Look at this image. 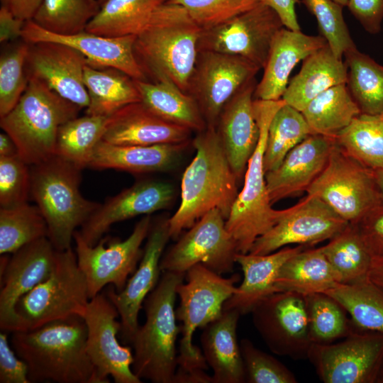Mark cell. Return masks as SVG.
I'll list each match as a JSON object with an SVG mask.
<instances>
[{"label":"cell","mask_w":383,"mask_h":383,"mask_svg":"<svg viewBox=\"0 0 383 383\" xmlns=\"http://www.w3.org/2000/svg\"><path fill=\"white\" fill-rule=\"evenodd\" d=\"M377 382L383 383V367L382 369V371H381V373H380V375H379V379H378Z\"/></svg>","instance_id":"61"},{"label":"cell","mask_w":383,"mask_h":383,"mask_svg":"<svg viewBox=\"0 0 383 383\" xmlns=\"http://www.w3.org/2000/svg\"><path fill=\"white\" fill-rule=\"evenodd\" d=\"M284 27L270 6L255 7L220 24L203 28L199 51H214L242 57L264 68L276 33Z\"/></svg>","instance_id":"14"},{"label":"cell","mask_w":383,"mask_h":383,"mask_svg":"<svg viewBox=\"0 0 383 383\" xmlns=\"http://www.w3.org/2000/svg\"><path fill=\"white\" fill-rule=\"evenodd\" d=\"M315 16L321 35L334 55L343 60L344 54L356 47L343 16V6L333 0H302Z\"/></svg>","instance_id":"47"},{"label":"cell","mask_w":383,"mask_h":383,"mask_svg":"<svg viewBox=\"0 0 383 383\" xmlns=\"http://www.w3.org/2000/svg\"><path fill=\"white\" fill-rule=\"evenodd\" d=\"M338 284V277L321 247L304 249L288 259L275 282L277 292H293L304 296L323 293Z\"/></svg>","instance_id":"33"},{"label":"cell","mask_w":383,"mask_h":383,"mask_svg":"<svg viewBox=\"0 0 383 383\" xmlns=\"http://www.w3.org/2000/svg\"><path fill=\"white\" fill-rule=\"evenodd\" d=\"M236 243L226 227V218L216 209L211 210L196 221L162 257V272L186 273L196 264H201L219 274L233 270Z\"/></svg>","instance_id":"15"},{"label":"cell","mask_w":383,"mask_h":383,"mask_svg":"<svg viewBox=\"0 0 383 383\" xmlns=\"http://www.w3.org/2000/svg\"><path fill=\"white\" fill-rule=\"evenodd\" d=\"M321 248L336 272L340 284H353L368 279L372 257L356 223H349Z\"/></svg>","instance_id":"37"},{"label":"cell","mask_w":383,"mask_h":383,"mask_svg":"<svg viewBox=\"0 0 383 383\" xmlns=\"http://www.w3.org/2000/svg\"><path fill=\"white\" fill-rule=\"evenodd\" d=\"M193 140L196 155L181 181V201L168 218L170 238L177 239L211 210L228 218L238 194L233 172L216 127L207 126Z\"/></svg>","instance_id":"2"},{"label":"cell","mask_w":383,"mask_h":383,"mask_svg":"<svg viewBox=\"0 0 383 383\" xmlns=\"http://www.w3.org/2000/svg\"><path fill=\"white\" fill-rule=\"evenodd\" d=\"M87 330V352L94 368L92 383H141L132 370L133 353L121 345L118 312L104 293L90 299L83 315Z\"/></svg>","instance_id":"13"},{"label":"cell","mask_w":383,"mask_h":383,"mask_svg":"<svg viewBox=\"0 0 383 383\" xmlns=\"http://www.w3.org/2000/svg\"><path fill=\"white\" fill-rule=\"evenodd\" d=\"M285 102L254 99L260 137L245 172L244 184L231 208L226 227L238 253H248L255 241L277 222L283 210L272 208L265 179L263 157L270 122Z\"/></svg>","instance_id":"7"},{"label":"cell","mask_w":383,"mask_h":383,"mask_svg":"<svg viewBox=\"0 0 383 383\" xmlns=\"http://www.w3.org/2000/svg\"><path fill=\"white\" fill-rule=\"evenodd\" d=\"M334 138L311 134L295 146L279 166L265 173L271 203L307 190L326 167Z\"/></svg>","instance_id":"24"},{"label":"cell","mask_w":383,"mask_h":383,"mask_svg":"<svg viewBox=\"0 0 383 383\" xmlns=\"http://www.w3.org/2000/svg\"><path fill=\"white\" fill-rule=\"evenodd\" d=\"M57 251L48 237L33 241L10 256L0 272V328L20 330L16 306L18 300L51 274Z\"/></svg>","instance_id":"19"},{"label":"cell","mask_w":383,"mask_h":383,"mask_svg":"<svg viewBox=\"0 0 383 383\" xmlns=\"http://www.w3.org/2000/svg\"><path fill=\"white\" fill-rule=\"evenodd\" d=\"M80 110L45 82L28 75L25 91L14 108L0 118V126L30 166L55 155L60 126L77 117Z\"/></svg>","instance_id":"6"},{"label":"cell","mask_w":383,"mask_h":383,"mask_svg":"<svg viewBox=\"0 0 383 383\" xmlns=\"http://www.w3.org/2000/svg\"><path fill=\"white\" fill-rule=\"evenodd\" d=\"M170 238L168 218L152 221L140 264L124 289L117 292L113 285H109L106 292L118 312L120 334L124 343H131L139 326L138 314L144 300L160 280V261Z\"/></svg>","instance_id":"20"},{"label":"cell","mask_w":383,"mask_h":383,"mask_svg":"<svg viewBox=\"0 0 383 383\" xmlns=\"http://www.w3.org/2000/svg\"><path fill=\"white\" fill-rule=\"evenodd\" d=\"M240 313L224 310L216 320L202 329L200 337L202 353L213 371V383H243L245 374L237 326Z\"/></svg>","instance_id":"30"},{"label":"cell","mask_w":383,"mask_h":383,"mask_svg":"<svg viewBox=\"0 0 383 383\" xmlns=\"http://www.w3.org/2000/svg\"><path fill=\"white\" fill-rule=\"evenodd\" d=\"M90 300L85 275L72 248L57 251L50 276L23 295L16 306L19 331L73 316H83Z\"/></svg>","instance_id":"9"},{"label":"cell","mask_w":383,"mask_h":383,"mask_svg":"<svg viewBox=\"0 0 383 383\" xmlns=\"http://www.w3.org/2000/svg\"><path fill=\"white\" fill-rule=\"evenodd\" d=\"M260 70L240 56L199 52L188 94L196 101L207 126H216L224 106Z\"/></svg>","instance_id":"17"},{"label":"cell","mask_w":383,"mask_h":383,"mask_svg":"<svg viewBox=\"0 0 383 383\" xmlns=\"http://www.w3.org/2000/svg\"><path fill=\"white\" fill-rule=\"evenodd\" d=\"M368 279L383 289V256L372 257Z\"/></svg>","instance_id":"57"},{"label":"cell","mask_w":383,"mask_h":383,"mask_svg":"<svg viewBox=\"0 0 383 383\" xmlns=\"http://www.w3.org/2000/svg\"><path fill=\"white\" fill-rule=\"evenodd\" d=\"M175 194L174 187L167 182L138 181L101 204L78 231L83 240L93 246L113 224L168 208Z\"/></svg>","instance_id":"21"},{"label":"cell","mask_w":383,"mask_h":383,"mask_svg":"<svg viewBox=\"0 0 383 383\" xmlns=\"http://www.w3.org/2000/svg\"><path fill=\"white\" fill-rule=\"evenodd\" d=\"M112 115L74 118L59 129L55 155L83 170L88 167L97 144L102 140Z\"/></svg>","instance_id":"38"},{"label":"cell","mask_w":383,"mask_h":383,"mask_svg":"<svg viewBox=\"0 0 383 383\" xmlns=\"http://www.w3.org/2000/svg\"><path fill=\"white\" fill-rule=\"evenodd\" d=\"M186 273L162 272L155 289L144 300L145 321L139 326L131 343L132 370L140 379L173 383L177 367L176 341L181 331L176 321L177 288Z\"/></svg>","instance_id":"4"},{"label":"cell","mask_w":383,"mask_h":383,"mask_svg":"<svg viewBox=\"0 0 383 383\" xmlns=\"http://www.w3.org/2000/svg\"><path fill=\"white\" fill-rule=\"evenodd\" d=\"M344 56L348 89L361 113L383 114V66L356 47Z\"/></svg>","instance_id":"39"},{"label":"cell","mask_w":383,"mask_h":383,"mask_svg":"<svg viewBox=\"0 0 383 383\" xmlns=\"http://www.w3.org/2000/svg\"><path fill=\"white\" fill-rule=\"evenodd\" d=\"M256 85L253 78L237 91L224 106L216 126L228 162L238 179H240L245 172L260 137L253 107Z\"/></svg>","instance_id":"25"},{"label":"cell","mask_w":383,"mask_h":383,"mask_svg":"<svg viewBox=\"0 0 383 383\" xmlns=\"http://www.w3.org/2000/svg\"><path fill=\"white\" fill-rule=\"evenodd\" d=\"M245 382L296 383L294 374L281 362L256 348L247 338L240 342Z\"/></svg>","instance_id":"48"},{"label":"cell","mask_w":383,"mask_h":383,"mask_svg":"<svg viewBox=\"0 0 383 383\" xmlns=\"http://www.w3.org/2000/svg\"><path fill=\"white\" fill-rule=\"evenodd\" d=\"M152 219L143 216L125 240L102 238L96 245H89L78 231L74 233L75 254L78 265L85 275L89 298L101 293L106 285H113L121 292L135 272L143 250L141 245L147 238Z\"/></svg>","instance_id":"11"},{"label":"cell","mask_w":383,"mask_h":383,"mask_svg":"<svg viewBox=\"0 0 383 383\" xmlns=\"http://www.w3.org/2000/svg\"><path fill=\"white\" fill-rule=\"evenodd\" d=\"M3 50L0 57V118L9 113L25 91L30 43L21 38Z\"/></svg>","instance_id":"46"},{"label":"cell","mask_w":383,"mask_h":383,"mask_svg":"<svg viewBox=\"0 0 383 383\" xmlns=\"http://www.w3.org/2000/svg\"><path fill=\"white\" fill-rule=\"evenodd\" d=\"M202 30L184 8L165 2L136 36V57L156 80L168 79L188 93Z\"/></svg>","instance_id":"3"},{"label":"cell","mask_w":383,"mask_h":383,"mask_svg":"<svg viewBox=\"0 0 383 383\" xmlns=\"http://www.w3.org/2000/svg\"><path fill=\"white\" fill-rule=\"evenodd\" d=\"M311 134L302 113L284 103L269 126L263 157L265 173L277 168L287 155Z\"/></svg>","instance_id":"42"},{"label":"cell","mask_w":383,"mask_h":383,"mask_svg":"<svg viewBox=\"0 0 383 383\" xmlns=\"http://www.w3.org/2000/svg\"><path fill=\"white\" fill-rule=\"evenodd\" d=\"M87 61L75 49L61 43H30L26 69L28 75L45 82L52 90L81 109L89 97L84 82Z\"/></svg>","instance_id":"23"},{"label":"cell","mask_w":383,"mask_h":383,"mask_svg":"<svg viewBox=\"0 0 383 383\" xmlns=\"http://www.w3.org/2000/svg\"><path fill=\"white\" fill-rule=\"evenodd\" d=\"M187 143L118 145L101 140L88 167L133 174L167 172L179 163Z\"/></svg>","instance_id":"29"},{"label":"cell","mask_w":383,"mask_h":383,"mask_svg":"<svg viewBox=\"0 0 383 383\" xmlns=\"http://www.w3.org/2000/svg\"><path fill=\"white\" fill-rule=\"evenodd\" d=\"M136 36L107 37L87 30L59 35L45 30L29 20L25 23L21 38L28 43L48 41L68 45L81 53L91 66L113 68L135 80H145V70L135 52Z\"/></svg>","instance_id":"22"},{"label":"cell","mask_w":383,"mask_h":383,"mask_svg":"<svg viewBox=\"0 0 383 383\" xmlns=\"http://www.w3.org/2000/svg\"><path fill=\"white\" fill-rule=\"evenodd\" d=\"M334 139L361 165L372 170H383V114L361 113Z\"/></svg>","instance_id":"41"},{"label":"cell","mask_w":383,"mask_h":383,"mask_svg":"<svg viewBox=\"0 0 383 383\" xmlns=\"http://www.w3.org/2000/svg\"><path fill=\"white\" fill-rule=\"evenodd\" d=\"M1 6L6 7L16 17L27 21L32 20L42 0H0Z\"/></svg>","instance_id":"56"},{"label":"cell","mask_w":383,"mask_h":383,"mask_svg":"<svg viewBox=\"0 0 383 383\" xmlns=\"http://www.w3.org/2000/svg\"><path fill=\"white\" fill-rule=\"evenodd\" d=\"M348 223L319 198L307 194L283 209L276 224L255 241L249 253L267 255L291 244L311 246L329 240Z\"/></svg>","instance_id":"18"},{"label":"cell","mask_w":383,"mask_h":383,"mask_svg":"<svg viewBox=\"0 0 383 383\" xmlns=\"http://www.w3.org/2000/svg\"><path fill=\"white\" fill-rule=\"evenodd\" d=\"M104 0H99V1L100 2V4H101Z\"/></svg>","instance_id":"62"},{"label":"cell","mask_w":383,"mask_h":383,"mask_svg":"<svg viewBox=\"0 0 383 383\" xmlns=\"http://www.w3.org/2000/svg\"><path fill=\"white\" fill-rule=\"evenodd\" d=\"M184 8L203 28L223 23L260 4V0H167Z\"/></svg>","instance_id":"49"},{"label":"cell","mask_w":383,"mask_h":383,"mask_svg":"<svg viewBox=\"0 0 383 383\" xmlns=\"http://www.w3.org/2000/svg\"><path fill=\"white\" fill-rule=\"evenodd\" d=\"M19 155L18 148L13 139L4 131L0 134V157H11Z\"/></svg>","instance_id":"58"},{"label":"cell","mask_w":383,"mask_h":383,"mask_svg":"<svg viewBox=\"0 0 383 383\" xmlns=\"http://www.w3.org/2000/svg\"><path fill=\"white\" fill-rule=\"evenodd\" d=\"M82 170L57 155L30 167V194L46 221L48 238L57 251L72 248L76 228L101 204L82 194Z\"/></svg>","instance_id":"5"},{"label":"cell","mask_w":383,"mask_h":383,"mask_svg":"<svg viewBox=\"0 0 383 383\" xmlns=\"http://www.w3.org/2000/svg\"><path fill=\"white\" fill-rule=\"evenodd\" d=\"M326 45L327 42L321 35H309L282 28L272 41L262 77L255 89V99H281L295 66Z\"/></svg>","instance_id":"26"},{"label":"cell","mask_w":383,"mask_h":383,"mask_svg":"<svg viewBox=\"0 0 383 383\" xmlns=\"http://www.w3.org/2000/svg\"><path fill=\"white\" fill-rule=\"evenodd\" d=\"M346 81L345 62L336 57L327 44L303 60L300 71L290 80L282 99L301 111L318 94Z\"/></svg>","instance_id":"31"},{"label":"cell","mask_w":383,"mask_h":383,"mask_svg":"<svg viewBox=\"0 0 383 383\" xmlns=\"http://www.w3.org/2000/svg\"><path fill=\"white\" fill-rule=\"evenodd\" d=\"M185 278L186 283L182 282L177 288L180 302L176 317L182 323L177 366L184 372H192L208 366L203 353L192 343L194 333L222 314L224 303L234 293L240 275L225 278L196 264L186 272Z\"/></svg>","instance_id":"8"},{"label":"cell","mask_w":383,"mask_h":383,"mask_svg":"<svg viewBox=\"0 0 383 383\" xmlns=\"http://www.w3.org/2000/svg\"><path fill=\"white\" fill-rule=\"evenodd\" d=\"M83 317L55 320L12 332L11 345L28 365L34 382L92 383L94 368L87 352Z\"/></svg>","instance_id":"1"},{"label":"cell","mask_w":383,"mask_h":383,"mask_svg":"<svg viewBox=\"0 0 383 383\" xmlns=\"http://www.w3.org/2000/svg\"><path fill=\"white\" fill-rule=\"evenodd\" d=\"M352 14L370 33L380 31L383 19V0H348Z\"/></svg>","instance_id":"53"},{"label":"cell","mask_w":383,"mask_h":383,"mask_svg":"<svg viewBox=\"0 0 383 383\" xmlns=\"http://www.w3.org/2000/svg\"><path fill=\"white\" fill-rule=\"evenodd\" d=\"M166 1L104 0L85 30L107 37L138 35Z\"/></svg>","instance_id":"35"},{"label":"cell","mask_w":383,"mask_h":383,"mask_svg":"<svg viewBox=\"0 0 383 383\" xmlns=\"http://www.w3.org/2000/svg\"><path fill=\"white\" fill-rule=\"evenodd\" d=\"M84 82L89 97L86 114L110 116L141 101L135 79L120 70L87 64Z\"/></svg>","instance_id":"34"},{"label":"cell","mask_w":383,"mask_h":383,"mask_svg":"<svg viewBox=\"0 0 383 383\" xmlns=\"http://www.w3.org/2000/svg\"><path fill=\"white\" fill-rule=\"evenodd\" d=\"M26 21L16 17L4 6L0 8V42L8 43L21 38Z\"/></svg>","instance_id":"54"},{"label":"cell","mask_w":383,"mask_h":383,"mask_svg":"<svg viewBox=\"0 0 383 383\" xmlns=\"http://www.w3.org/2000/svg\"><path fill=\"white\" fill-rule=\"evenodd\" d=\"M305 296L312 343H331L353 331L347 311L335 299L325 293Z\"/></svg>","instance_id":"45"},{"label":"cell","mask_w":383,"mask_h":383,"mask_svg":"<svg viewBox=\"0 0 383 383\" xmlns=\"http://www.w3.org/2000/svg\"><path fill=\"white\" fill-rule=\"evenodd\" d=\"M250 313L255 328L272 352L292 358L308 356L313 343L304 295L277 292L258 303Z\"/></svg>","instance_id":"16"},{"label":"cell","mask_w":383,"mask_h":383,"mask_svg":"<svg viewBox=\"0 0 383 383\" xmlns=\"http://www.w3.org/2000/svg\"><path fill=\"white\" fill-rule=\"evenodd\" d=\"M306 247H284L267 255L238 252L235 261L243 270V280L224 303L223 311L234 309L245 314L251 312L261 301L277 293L275 282L281 267Z\"/></svg>","instance_id":"28"},{"label":"cell","mask_w":383,"mask_h":383,"mask_svg":"<svg viewBox=\"0 0 383 383\" xmlns=\"http://www.w3.org/2000/svg\"><path fill=\"white\" fill-rule=\"evenodd\" d=\"M141 102L160 118L201 132L206 127V121L195 99L168 79L155 82L135 80Z\"/></svg>","instance_id":"32"},{"label":"cell","mask_w":383,"mask_h":383,"mask_svg":"<svg viewBox=\"0 0 383 383\" xmlns=\"http://www.w3.org/2000/svg\"><path fill=\"white\" fill-rule=\"evenodd\" d=\"M44 237H48V226L37 206L26 202L0 209L1 255L12 254Z\"/></svg>","instance_id":"44"},{"label":"cell","mask_w":383,"mask_h":383,"mask_svg":"<svg viewBox=\"0 0 383 383\" xmlns=\"http://www.w3.org/2000/svg\"><path fill=\"white\" fill-rule=\"evenodd\" d=\"M29 165L19 155L0 157V206L11 208L27 202L30 192Z\"/></svg>","instance_id":"50"},{"label":"cell","mask_w":383,"mask_h":383,"mask_svg":"<svg viewBox=\"0 0 383 383\" xmlns=\"http://www.w3.org/2000/svg\"><path fill=\"white\" fill-rule=\"evenodd\" d=\"M339 302L359 330L383 333V289L368 279L323 292Z\"/></svg>","instance_id":"40"},{"label":"cell","mask_w":383,"mask_h":383,"mask_svg":"<svg viewBox=\"0 0 383 383\" xmlns=\"http://www.w3.org/2000/svg\"><path fill=\"white\" fill-rule=\"evenodd\" d=\"M378 189L383 197V170H373Z\"/></svg>","instance_id":"59"},{"label":"cell","mask_w":383,"mask_h":383,"mask_svg":"<svg viewBox=\"0 0 383 383\" xmlns=\"http://www.w3.org/2000/svg\"><path fill=\"white\" fill-rule=\"evenodd\" d=\"M192 131L160 118L140 101L112 114L102 140L118 145L181 144L189 142Z\"/></svg>","instance_id":"27"},{"label":"cell","mask_w":383,"mask_h":383,"mask_svg":"<svg viewBox=\"0 0 383 383\" xmlns=\"http://www.w3.org/2000/svg\"><path fill=\"white\" fill-rule=\"evenodd\" d=\"M333 1L336 2L337 4H340V6H342L343 7L347 6L348 2V0H333Z\"/></svg>","instance_id":"60"},{"label":"cell","mask_w":383,"mask_h":383,"mask_svg":"<svg viewBox=\"0 0 383 383\" xmlns=\"http://www.w3.org/2000/svg\"><path fill=\"white\" fill-rule=\"evenodd\" d=\"M356 224L372 257L383 256V201L370 210Z\"/></svg>","instance_id":"52"},{"label":"cell","mask_w":383,"mask_h":383,"mask_svg":"<svg viewBox=\"0 0 383 383\" xmlns=\"http://www.w3.org/2000/svg\"><path fill=\"white\" fill-rule=\"evenodd\" d=\"M306 192L350 223H357L383 201L374 171L348 155L335 141L326 167Z\"/></svg>","instance_id":"10"},{"label":"cell","mask_w":383,"mask_h":383,"mask_svg":"<svg viewBox=\"0 0 383 383\" xmlns=\"http://www.w3.org/2000/svg\"><path fill=\"white\" fill-rule=\"evenodd\" d=\"M0 383H30L28 365L10 345L5 331L0 333Z\"/></svg>","instance_id":"51"},{"label":"cell","mask_w":383,"mask_h":383,"mask_svg":"<svg viewBox=\"0 0 383 383\" xmlns=\"http://www.w3.org/2000/svg\"><path fill=\"white\" fill-rule=\"evenodd\" d=\"M100 6L99 0H42L32 20L50 33L72 35L86 30Z\"/></svg>","instance_id":"43"},{"label":"cell","mask_w":383,"mask_h":383,"mask_svg":"<svg viewBox=\"0 0 383 383\" xmlns=\"http://www.w3.org/2000/svg\"><path fill=\"white\" fill-rule=\"evenodd\" d=\"M313 134L335 138L361 113L346 83L333 86L312 99L301 111Z\"/></svg>","instance_id":"36"},{"label":"cell","mask_w":383,"mask_h":383,"mask_svg":"<svg viewBox=\"0 0 383 383\" xmlns=\"http://www.w3.org/2000/svg\"><path fill=\"white\" fill-rule=\"evenodd\" d=\"M260 1L278 14L284 27L292 30H301L295 11L296 4L299 3V0Z\"/></svg>","instance_id":"55"},{"label":"cell","mask_w":383,"mask_h":383,"mask_svg":"<svg viewBox=\"0 0 383 383\" xmlns=\"http://www.w3.org/2000/svg\"><path fill=\"white\" fill-rule=\"evenodd\" d=\"M308 358L325 383H375L383 367V333L353 331L335 343H313Z\"/></svg>","instance_id":"12"}]
</instances>
